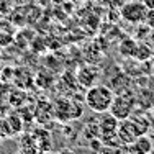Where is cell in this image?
I'll list each match as a JSON object with an SVG mask.
<instances>
[{
    "label": "cell",
    "instance_id": "1",
    "mask_svg": "<svg viewBox=\"0 0 154 154\" xmlns=\"http://www.w3.org/2000/svg\"><path fill=\"white\" fill-rule=\"evenodd\" d=\"M115 98V92L110 89L108 85L103 84H95V85L89 87L85 92V105L95 113H105L112 107V102Z\"/></svg>",
    "mask_w": 154,
    "mask_h": 154
},
{
    "label": "cell",
    "instance_id": "2",
    "mask_svg": "<svg viewBox=\"0 0 154 154\" xmlns=\"http://www.w3.org/2000/svg\"><path fill=\"white\" fill-rule=\"evenodd\" d=\"M146 15H148V7L143 3V0L141 2L139 0H126L120 7V17L131 25L144 23Z\"/></svg>",
    "mask_w": 154,
    "mask_h": 154
},
{
    "label": "cell",
    "instance_id": "3",
    "mask_svg": "<svg viewBox=\"0 0 154 154\" xmlns=\"http://www.w3.org/2000/svg\"><path fill=\"white\" fill-rule=\"evenodd\" d=\"M146 131H148V126H141V120L131 118L130 116V118L122 120V122L118 123V131H116V134H118V138L122 143L131 144L138 136L146 134Z\"/></svg>",
    "mask_w": 154,
    "mask_h": 154
},
{
    "label": "cell",
    "instance_id": "4",
    "mask_svg": "<svg viewBox=\"0 0 154 154\" xmlns=\"http://www.w3.org/2000/svg\"><path fill=\"white\" fill-rule=\"evenodd\" d=\"M133 108H134L133 100H130V98L125 97V95H115V98H113V102H112V107H110L108 112L112 113L118 122H122V120L130 118L131 113H133Z\"/></svg>",
    "mask_w": 154,
    "mask_h": 154
},
{
    "label": "cell",
    "instance_id": "5",
    "mask_svg": "<svg viewBox=\"0 0 154 154\" xmlns=\"http://www.w3.org/2000/svg\"><path fill=\"white\" fill-rule=\"evenodd\" d=\"M17 35V26L15 23H12V20L5 17H0V49L10 46L15 41Z\"/></svg>",
    "mask_w": 154,
    "mask_h": 154
},
{
    "label": "cell",
    "instance_id": "6",
    "mask_svg": "<svg viewBox=\"0 0 154 154\" xmlns=\"http://www.w3.org/2000/svg\"><path fill=\"white\" fill-rule=\"evenodd\" d=\"M118 120L112 115L110 112H105L103 116L98 122V130H100V134L103 139L107 138H113L116 136V131H118Z\"/></svg>",
    "mask_w": 154,
    "mask_h": 154
},
{
    "label": "cell",
    "instance_id": "7",
    "mask_svg": "<svg viewBox=\"0 0 154 154\" xmlns=\"http://www.w3.org/2000/svg\"><path fill=\"white\" fill-rule=\"evenodd\" d=\"M97 79H98V71L94 67H90V66H85V67H82L77 72V82H79L80 85H84L85 89L95 85Z\"/></svg>",
    "mask_w": 154,
    "mask_h": 154
},
{
    "label": "cell",
    "instance_id": "8",
    "mask_svg": "<svg viewBox=\"0 0 154 154\" xmlns=\"http://www.w3.org/2000/svg\"><path fill=\"white\" fill-rule=\"evenodd\" d=\"M131 151L134 154H151L152 152V141L146 134H141L131 143Z\"/></svg>",
    "mask_w": 154,
    "mask_h": 154
},
{
    "label": "cell",
    "instance_id": "9",
    "mask_svg": "<svg viewBox=\"0 0 154 154\" xmlns=\"http://www.w3.org/2000/svg\"><path fill=\"white\" fill-rule=\"evenodd\" d=\"M136 46H138V43L134 41V39L126 38L122 45H120V54L125 57H133L134 53H136Z\"/></svg>",
    "mask_w": 154,
    "mask_h": 154
},
{
    "label": "cell",
    "instance_id": "10",
    "mask_svg": "<svg viewBox=\"0 0 154 154\" xmlns=\"http://www.w3.org/2000/svg\"><path fill=\"white\" fill-rule=\"evenodd\" d=\"M151 56H152V51L149 49V46H146V45H139V43H138V46H136V53H134V56H133V57H136V59H139V61H146V59H149Z\"/></svg>",
    "mask_w": 154,
    "mask_h": 154
},
{
    "label": "cell",
    "instance_id": "11",
    "mask_svg": "<svg viewBox=\"0 0 154 154\" xmlns=\"http://www.w3.org/2000/svg\"><path fill=\"white\" fill-rule=\"evenodd\" d=\"M15 10V0H0V17H7Z\"/></svg>",
    "mask_w": 154,
    "mask_h": 154
},
{
    "label": "cell",
    "instance_id": "12",
    "mask_svg": "<svg viewBox=\"0 0 154 154\" xmlns=\"http://www.w3.org/2000/svg\"><path fill=\"white\" fill-rule=\"evenodd\" d=\"M144 23L148 25L151 30H154V10H148V15H146Z\"/></svg>",
    "mask_w": 154,
    "mask_h": 154
},
{
    "label": "cell",
    "instance_id": "13",
    "mask_svg": "<svg viewBox=\"0 0 154 154\" xmlns=\"http://www.w3.org/2000/svg\"><path fill=\"white\" fill-rule=\"evenodd\" d=\"M143 3L148 7V10H154V0H143Z\"/></svg>",
    "mask_w": 154,
    "mask_h": 154
},
{
    "label": "cell",
    "instance_id": "14",
    "mask_svg": "<svg viewBox=\"0 0 154 154\" xmlns=\"http://www.w3.org/2000/svg\"><path fill=\"white\" fill-rule=\"evenodd\" d=\"M57 154H77V152L74 151V149H69V148H64V149H61V151L57 152Z\"/></svg>",
    "mask_w": 154,
    "mask_h": 154
},
{
    "label": "cell",
    "instance_id": "15",
    "mask_svg": "<svg viewBox=\"0 0 154 154\" xmlns=\"http://www.w3.org/2000/svg\"><path fill=\"white\" fill-rule=\"evenodd\" d=\"M75 2H87V0H75Z\"/></svg>",
    "mask_w": 154,
    "mask_h": 154
},
{
    "label": "cell",
    "instance_id": "16",
    "mask_svg": "<svg viewBox=\"0 0 154 154\" xmlns=\"http://www.w3.org/2000/svg\"><path fill=\"white\" fill-rule=\"evenodd\" d=\"M0 59H2V54H0Z\"/></svg>",
    "mask_w": 154,
    "mask_h": 154
}]
</instances>
